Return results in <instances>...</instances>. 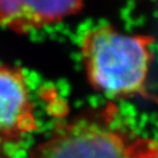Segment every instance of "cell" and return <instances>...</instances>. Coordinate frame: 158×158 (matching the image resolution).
Instances as JSON below:
<instances>
[{
    "label": "cell",
    "mask_w": 158,
    "mask_h": 158,
    "mask_svg": "<svg viewBox=\"0 0 158 158\" xmlns=\"http://www.w3.org/2000/svg\"><path fill=\"white\" fill-rule=\"evenodd\" d=\"M36 126L34 106L22 70L0 64V141H18Z\"/></svg>",
    "instance_id": "3"
},
{
    "label": "cell",
    "mask_w": 158,
    "mask_h": 158,
    "mask_svg": "<svg viewBox=\"0 0 158 158\" xmlns=\"http://www.w3.org/2000/svg\"><path fill=\"white\" fill-rule=\"evenodd\" d=\"M154 41L151 35L126 34L109 24L89 30L80 44L89 84L112 98L144 96Z\"/></svg>",
    "instance_id": "1"
},
{
    "label": "cell",
    "mask_w": 158,
    "mask_h": 158,
    "mask_svg": "<svg viewBox=\"0 0 158 158\" xmlns=\"http://www.w3.org/2000/svg\"><path fill=\"white\" fill-rule=\"evenodd\" d=\"M84 3L85 0H0V29L29 33L74 15Z\"/></svg>",
    "instance_id": "4"
},
{
    "label": "cell",
    "mask_w": 158,
    "mask_h": 158,
    "mask_svg": "<svg viewBox=\"0 0 158 158\" xmlns=\"http://www.w3.org/2000/svg\"><path fill=\"white\" fill-rule=\"evenodd\" d=\"M110 112L90 111L59 125L30 158H128L130 143L111 125Z\"/></svg>",
    "instance_id": "2"
},
{
    "label": "cell",
    "mask_w": 158,
    "mask_h": 158,
    "mask_svg": "<svg viewBox=\"0 0 158 158\" xmlns=\"http://www.w3.org/2000/svg\"><path fill=\"white\" fill-rule=\"evenodd\" d=\"M128 158H158V139L137 138L128 147Z\"/></svg>",
    "instance_id": "5"
}]
</instances>
